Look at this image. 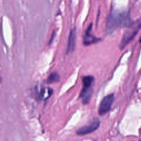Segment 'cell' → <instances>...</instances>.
Listing matches in <instances>:
<instances>
[{
    "mask_svg": "<svg viewBox=\"0 0 141 141\" xmlns=\"http://www.w3.org/2000/svg\"><path fill=\"white\" fill-rule=\"evenodd\" d=\"M133 25L130 12L113 10L108 17L106 32L111 33L118 28L132 27Z\"/></svg>",
    "mask_w": 141,
    "mask_h": 141,
    "instance_id": "cell-1",
    "label": "cell"
},
{
    "mask_svg": "<svg viewBox=\"0 0 141 141\" xmlns=\"http://www.w3.org/2000/svg\"><path fill=\"white\" fill-rule=\"evenodd\" d=\"M94 78L92 75H86L82 77L83 88L80 93L79 98L84 105L89 104L93 93V84Z\"/></svg>",
    "mask_w": 141,
    "mask_h": 141,
    "instance_id": "cell-2",
    "label": "cell"
},
{
    "mask_svg": "<svg viewBox=\"0 0 141 141\" xmlns=\"http://www.w3.org/2000/svg\"><path fill=\"white\" fill-rule=\"evenodd\" d=\"M115 100V95L114 93L109 94L105 96L100 104L98 113L100 116H103L108 113L111 109L112 105Z\"/></svg>",
    "mask_w": 141,
    "mask_h": 141,
    "instance_id": "cell-3",
    "label": "cell"
},
{
    "mask_svg": "<svg viewBox=\"0 0 141 141\" xmlns=\"http://www.w3.org/2000/svg\"><path fill=\"white\" fill-rule=\"evenodd\" d=\"M100 125V120L98 118L94 119L88 125L82 127L77 131V134L79 136H84L90 134L96 131Z\"/></svg>",
    "mask_w": 141,
    "mask_h": 141,
    "instance_id": "cell-4",
    "label": "cell"
},
{
    "mask_svg": "<svg viewBox=\"0 0 141 141\" xmlns=\"http://www.w3.org/2000/svg\"><path fill=\"white\" fill-rule=\"evenodd\" d=\"M140 29V24L135 27L132 31H127L124 35H123V38L121 42L120 48L121 49H123L125 48V46L128 44L130 43L131 41L133 39L135 36L137 34L138 31Z\"/></svg>",
    "mask_w": 141,
    "mask_h": 141,
    "instance_id": "cell-5",
    "label": "cell"
},
{
    "mask_svg": "<svg viewBox=\"0 0 141 141\" xmlns=\"http://www.w3.org/2000/svg\"><path fill=\"white\" fill-rule=\"evenodd\" d=\"M92 27V23H90V25L88 26V28L87 29L83 36V44L85 46L97 43L101 40V39L97 38L91 33Z\"/></svg>",
    "mask_w": 141,
    "mask_h": 141,
    "instance_id": "cell-6",
    "label": "cell"
},
{
    "mask_svg": "<svg viewBox=\"0 0 141 141\" xmlns=\"http://www.w3.org/2000/svg\"><path fill=\"white\" fill-rule=\"evenodd\" d=\"M75 39H76V29L75 28H73L72 29L70 30L69 35L67 51H66V53L67 54L72 52L74 51L75 45Z\"/></svg>",
    "mask_w": 141,
    "mask_h": 141,
    "instance_id": "cell-7",
    "label": "cell"
},
{
    "mask_svg": "<svg viewBox=\"0 0 141 141\" xmlns=\"http://www.w3.org/2000/svg\"><path fill=\"white\" fill-rule=\"evenodd\" d=\"M60 75L57 72H52L51 73L46 80V83L48 84H51L59 82Z\"/></svg>",
    "mask_w": 141,
    "mask_h": 141,
    "instance_id": "cell-8",
    "label": "cell"
}]
</instances>
